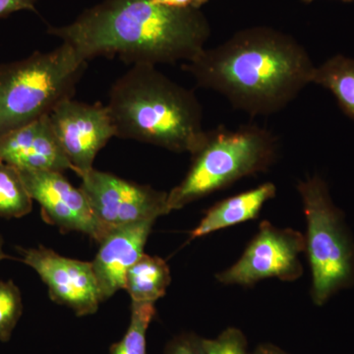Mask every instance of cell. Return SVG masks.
Instances as JSON below:
<instances>
[{
  "mask_svg": "<svg viewBox=\"0 0 354 354\" xmlns=\"http://www.w3.org/2000/svg\"><path fill=\"white\" fill-rule=\"evenodd\" d=\"M84 58H120L127 64L189 62L211 36L201 9L171 8L153 0H104L73 22L48 27Z\"/></svg>",
  "mask_w": 354,
  "mask_h": 354,
  "instance_id": "1",
  "label": "cell"
},
{
  "mask_svg": "<svg viewBox=\"0 0 354 354\" xmlns=\"http://www.w3.org/2000/svg\"><path fill=\"white\" fill-rule=\"evenodd\" d=\"M315 67L297 39L269 27L241 30L183 65L199 87L251 116L285 109L312 83Z\"/></svg>",
  "mask_w": 354,
  "mask_h": 354,
  "instance_id": "2",
  "label": "cell"
},
{
  "mask_svg": "<svg viewBox=\"0 0 354 354\" xmlns=\"http://www.w3.org/2000/svg\"><path fill=\"white\" fill-rule=\"evenodd\" d=\"M106 106L120 139L191 156L206 139L196 95L155 65H131L111 85Z\"/></svg>",
  "mask_w": 354,
  "mask_h": 354,
  "instance_id": "3",
  "label": "cell"
},
{
  "mask_svg": "<svg viewBox=\"0 0 354 354\" xmlns=\"http://www.w3.org/2000/svg\"><path fill=\"white\" fill-rule=\"evenodd\" d=\"M87 66V60L64 41L48 53L35 51L0 64V138L72 99Z\"/></svg>",
  "mask_w": 354,
  "mask_h": 354,
  "instance_id": "4",
  "label": "cell"
},
{
  "mask_svg": "<svg viewBox=\"0 0 354 354\" xmlns=\"http://www.w3.org/2000/svg\"><path fill=\"white\" fill-rule=\"evenodd\" d=\"M276 135L257 125L237 129L218 127L207 131L201 148L180 183L167 193L169 212L223 189L243 177L267 171L276 162Z\"/></svg>",
  "mask_w": 354,
  "mask_h": 354,
  "instance_id": "5",
  "label": "cell"
},
{
  "mask_svg": "<svg viewBox=\"0 0 354 354\" xmlns=\"http://www.w3.org/2000/svg\"><path fill=\"white\" fill-rule=\"evenodd\" d=\"M307 232L305 251L312 272L311 295L318 306L354 286V239L328 184L314 176L298 183Z\"/></svg>",
  "mask_w": 354,
  "mask_h": 354,
  "instance_id": "6",
  "label": "cell"
},
{
  "mask_svg": "<svg viewBox=\"0 0 354 354\" xmlns=\"http://www.w3.org/2000/svg\"><path fill=\"white\" fill-rule=\"evenodd\" d=\"M305 252V236L292 228L261 223L259 230L239 260L216 274L223 285L251 286L266 279L297 281L304 274L300 255Z\"/></svg>",
  "mask_w": 354,
  "mask_h": 354,
  "instance_id": "7",
  "label": "cell"
},
{
  "mask_svg": "<svg viewBox=\"0 0 354 354\" xmlns=\"http://www.w3.org/2000/svg\"><path fill=\"white\" fill-rule=\"evenodd\" d=\"M81 179V189L97 220L108 230L139 221H157L160 216L169 213L167 193L164 191L95 169Z\"/></svg>",
  "mask_w": 354,
  "mask_h": 354,
  "instance_id": "8",
  "label": "cell"
},
{
  "mask_svg": "<svg viewBox=\"0 0 354 354\" xmlns=\"http://www.w3.org/2000/svg\"><path fill=\"white\" fill-rule=\"evenodd\" d=\"M51 124L77 176L94 169L95 158L115 137L108 106L67 99L51 111Z\"/></svg>",
  "mask_w": 354,
  "mask_h": 354,
  "instance_id": "9",
  "label": "cell"
},
{
  "mask_svg": "<svg viewBox=\"0 0 354 354\" xmlns=\"http://www.w3.org/2000/svg\"><path fill=\"white\" fill-rule=\"evenodd\" d=\"M28 192L41 205L44 221L62 232H77L101 242L109 230L97 220L87 196L64 172L20 171Z\"/></svg>",
  "mask_w": 354,
  "mask_h": 354,
  "instance_id": "10",
  "label": "cell"
},
{
  "mask_svg": "<svg viewBox=\"0 0 354 354\" xmlns=\"http://www.w3.org/2000/svg\"><path fill=\"white\" fill-rule=\"evenodd\" d=\"M21 261L48 286L51 300L73 310L77 316L93 315L101 304L92 262L59 255L44 246L19 248Z\"/></svg>",
  "mask_w": 354,
  "mask_h": 354,
  "instance_id": "11",
  "label": "cell"
},
{
  "mask_svg": "<svg viewBox=\"0 0 354 354\" xmlns=\"http://www.w3.org/2000/svg\"><path fill=\"white\" fill-rule=\"evenodd\" d=\"M0 162L19 171H73L65 155L50 115L30 123L0 138Z\"/></svg>",
  "mask_w": 354,
  "mask_h": 354,
  "instance_id": "12",
  "label": "cell"
},
{
  "mask_svg": "<svg viewBox=\"0 0 354 354\" xmlns=\"http://www.w3.org/2000/svg\"><path fill=\"white\" fill-rule=\"evenodd\" d=\"M155 220L109 230L92 261L102 302L124 290L128 270L142 257Z\"/></svg>",
  "mask_w": 354,
  "mask_h": 354,
  "instance_id": "13",
  "label": "cell"
},
{
  "mask_svg": "<svg viewBox=\"0 0 354 354\" xmlns=\"http://www.w3.org/2000/svg\"><path fill=\"white\" fill-rule=\"evenodd\" d=\"M277 187L274 183H266L255 189L227 198L216 203L191 232V239L206 236L216 230H223L254 220L259 216L266 202L274 198Z\"/></svg>",
  "mask_w": 354,
  "mask_h": 354,
  "instance_id": "14",
  "label": "cell"
},
{
  "mask_svg": "<svg viewBox=\"0 0 354 354\" xmlns=\"http://www.w3.org/2000/svg\"><path fill=\"white\" fill-rule=\"evenodd\" d=\"M171 281V271L165 261L144 253L128 270L124 290L132 302L156 304L164 297Z\"/></svg>",
  "mask_w": 354,
  "mask_h": 354,
  "instance_id": "15",
  "label": "cell"
},
{
  "mask_svg": "<svg viewBox=\"0 0 354 354\" xmlns=\"http://www.w3.org/2000/svg\"><path fill=\"white\" fill-rule=\"evenodd\" d=\"M312 83L328 88L339 108L354 121V58L337 55L315 67Z\"/></svg>",
  "mask_w": 354,
  "mask_h": 354,
  "instance_id": "16",
  "label": "cell"
},
{
  "mask_svg": "<svg viewBox=\"0 0 354 354\" xmlns=\"http://www.w3.org/2000/svg\"><path fill=\"white\" fill-rule=\"evenodd\" d=\"M32 202L20 171L0 162V216L20 218L29 215Z\"/></svg>",
  "mask_w": 354,
  "mask_h": 354,
  "instance_id": "17",
  "label": "cell"
},
{
  "mask_svg": "<svg viewBox=\"0 0 354 354\" xmlns=\"http://www.w3.org/2000/svg\"><path fill=\"white\" fill-rule=\"evenodd\" d=\"M155 315V304L132 302L129 327L122 339L111 346L109 354H148L147 332Z\"/></svg>",
  "mask_w": 354,
  "mask_h": 354,
  "instance_id": "18",
  "label": "cell"
},
{
  "mask_svg": "<svg viewBox=\"0 0 354 354\" xmlns=\"http://www.w3.org/2000/svg\"><path fill=\"white\" fill-rule=\"evenodd\" d=\"M23 314L22 295L12 281H0V342H6Z\"/></svg>",
  "mask_w": 354,
  "mask_h": 354,
  "instance_id": "19",
  "label": "cell"
},
{
  "mask_svg": "<svg viewBox=\"0 0 354 354\" xmlns=\"http://www.w3.org/2000/svg\"><path fill=\"white\" fill-rule=\"evenodd\" d=\"M206 354H251L246 335L241 330L230 327L215 339H202Z\"/></svg>",
  "mask_w": 354,
  "mask_h": 354,
  "instance_id": "20",
  "label": "cell"
},
{
  "mask_svg": "<svg viewBox=\"0 0 354 354\" xmlns=\"http://www.w3.org/2000/svg\"><path fill=\"white\" fill-rule=\"evenodd\" d=\"M202 339L192 333L177 335L167 342L165 354H206Z\"/></svg>",
  "mask_w": 354,
  "mask_h": 354,
  "instance_id": "21",
  "label": "cell"
},
{
  "mask_svg": "<svg viewBox=\"0 0 354 354\" xmlns=\"http://www.w3.org/2000/svg\"><path fill=\"white\" fill-rule=\"evenodd\" d=\"M38 0H0V19L18 11L28 10L37 12Z\"/></svg>",
  "mask_w": 354,
  "mask_h": 354,
  "instance_id": "22",
  "label": "cell"
},
{
  "mask_svg": "<svg viewBox=\"0 0 354 354\" xmlns=\"http://www.w3.org/2000/svg\"><path fill=\"white\" fill-rule=\"evenodd\" d=\"M251 354H290L288 351H283V348L271 344V342H264L259 346H256L255 349Z\"/></svg>",
  "mask_w": 354,
  "mask_h": 354,
  "instance_id": "23",
  "label": "cell"
},
{
  "mask_svg": "<svg viewBox=\"0 0 354 354\" xmlns=\"http://www.w3.org/2000/svg\"><path fill=\"white\" fill-rule=\"evenodd\" d=\"M160 6L171 7V8H188L192 6L194 0H153Z\"/></svg>",
  "mask_w": 354,
  "mask_h": 354,
  "instance_id": "24",
  "label": "cell"
},
{
  "mask_svg": "<svg viewBox=\"0 0 354 354\" xmlns=\"http://www.w3.org/2000/svg\"><path fill=\"white\" fill-rule=\"evenodd\" d=\"M4 245V241L3 239H2L1 236H0V261L4 260V259H8L9 257L8 255L6 252H4L3 249Z\"/></svg>",
  "mask_w": 354,
  "mask_h": 354,
  "instance_id": "25",
  "label": "cell"
},
{
  "mask_svg": "<svg viewBox=\"0 0 354 354\" xmlns=\"http://www.w3.org/2000/svg\"><path fill=\"white\" fill-rule=\"evenodd\" d=\"M208 1H209V0H194V1H193L192 7L201 9V7L204 6V4H206Z\"/></svg>",
  "mask_w": 354,
  "mask_h": 354,
  "instance_id": "26",
  "label": "cell"
},
{
  "mask_svg": "<svg viewBox=\"0 0 354 354\" xmlns=\"http://www.w3.org/2000/svg\"><path fill=\"white\" fill-rule=\"evenodd\" d=\"M304 3H311V2L315 1V0H302ZM344 2H353L354 0H342Z\"/></svg>",
  "mask_w": 354,
  "mask_h": 354,
  "instance_id": "27",
  "label": "cell"
}]
</instances>
